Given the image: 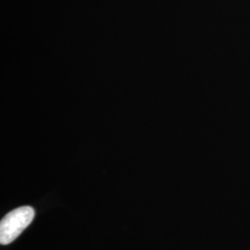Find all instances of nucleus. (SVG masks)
Segmentation results:
<instances>
[{
  "instance_id": "nucleus-1",
  "label": "nucleus",
  "mask_w": 250,
  "mask_h": 250,
  "mask_svg": "<svg viewBox=\"0 0 250 250\" xmlns=\"http://www.w3.org/2000/svg\"><path fill=\"white\" fill-rule=\"evenodd\" d=\"M35 210L32 207L24 206L6 215L0 223V243L9 245L14 241L32 223Z\"/></svg>"
}]
</instances>
